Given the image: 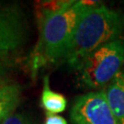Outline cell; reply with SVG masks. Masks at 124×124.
Here are the masks:
<instances>
[{"label": "cell", "instance_id": "6da1fadb", "mask_svg": "<svg viewBox=\"0 0 124 124\" xmlns=\"http://www.w3.org/2000/svg\"><path fill=\"white\" fill-rule=\"evenodd\" d=\"M92 1H43L36 5L39 40L31 55L32 75L50 63L62 62L84 9Z\"/></svg>", "mask_w": 124, "mask_h": 124}, {"label": "cell", "instance_id": "7a4b0ae2", "mask_svg": "<svg viewBox=\"0 0 124 124\" xmlns=\"http://www.w3.org/2000/svg\"><path fill=\"white\" fill-rule=\"evenodd\" d=\"M123 32L124 13L93 2L81 14L62 62L77 71L90 53Z\"/></svg>", "mask_w": 124, "mask_h": 124}, {"label": "cell", "instance_id": "3957f363", "mask_svg": "<svg viewBox=\"0 0 124 124\" xmlns=\"http://www.w3.org/2000/svg\"><path fill=\"white\" fill-rule=\"evenodd\" d=\"M124 64V39H117L90 53L78 68L80 84L86 88H98L120 72Z\"/></svg>", "mask_w": 124, "mask_h": 124}, {"label": "cell", "instance_id": "277c9868", "mask_svg": "<svg viewBox=\"0 0 124 124\" xmlns=\"http://www.w3.org/2000/svg\"><path fill=\"white\" fill-rule=\"evenodd\" d=\"M28 24L25 14L18 4H0V57L17 52L27 40Z\"/></svg>", "mask_w": 124, "mask_h": 124}, {"label": "cell", "instance_id": "5b68a950", "mask_svg": "<svg viewBox=\"0 0 124 124\" xmlns=\"http://www.w3.org/2000/svg\"><path fill=\"white\" fill-rule=\"evenodd\" d=\"M70 118L73 124H119L108 103L105 90L77 97L72 105Z\"/></svg>", "mask_w": 124, "mask_h": 124}, {"label": "cell", "instance_id": "8992f818", "mask_svg": "<svg viewBox=\"0 0 124 124\" xmlns=\"http://www.w3.org/2000/svg\"><path fill=\"white\" fill-rule=\"evenodd\" d=\"M105 93L108 103L119 124H124V69L111 80Z\"/></svg>", "mask_w": 124, "mask_h": 124}, {"label": "cell", "instance_id": "52a82bcc", "mask_svg": "<svg viewBox=\"0 0 124 124\" xmlns=\"http://www.w3.org/2000/svg\"><path fill=\"white\" fill-rule=\"evenodd\" d=\"M21 99L19 85L9 81L0 87V124L10 116L18 107Z\"/></svg>", "mask_w": 124, "mask_h": 124}, {"label": "cell", "instance_id": "ba28073f", "mask_svg": "<svg viewBox=\"0 0 124 124\" xmlns=\"http://www.w3.org/2000/svg\"><path fill=\"white\" fill-rule=\"evenodd\" d=\"M40 105L48 113L52 114L63 112L67 107L65 97L52 90L48 75H45L43 77V88L40 97Z\"/></svg>", "mask_w": 124, "mask_h": 124}, {"label": "cell", "instance_id": "9c48e42d", "mask_svg": "<svg viewBox=\"0 0 124 124\" xmlns=\"http://www.w3.org/2000/svg\"><path fill=\"white\" fill-rule=\"evenodd\" d=\"M2 124H33L31 120L24 114H13L8 118Z\"/></svg>", "mask_w": 124, "mask_h": 124}, {"label": "cell", "instance_id": "30bf717a", "mask_svg": "<svg viewBox=\"0 0 124 124\" xmlns=\"http://www.w3.org/2000/svg\"><path fill=\"white\" fill-rule=\"evenodd\" d=\"M44 124H67V121L62 116L47 112Z\"/></svg>", "mask_w": 124, "mask_h": 124}, {"label": "cell", "instance_id": "8fae6325", "mask_svg": "<svg viewBox=\"0 0 124 124\" xmlns=\"http://www.w3.org/2000/svg\"><path fill=\"white\" fill-rule=\"evenodd\" d=\"M5 60L6 59L0 57V87L9 82L8 78L7 77V70H6V66H5Z\"/></svg>", "mask_w": 124, "mask_h": 124}]
</instances>
